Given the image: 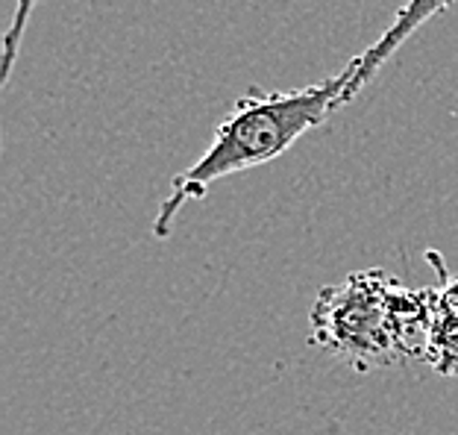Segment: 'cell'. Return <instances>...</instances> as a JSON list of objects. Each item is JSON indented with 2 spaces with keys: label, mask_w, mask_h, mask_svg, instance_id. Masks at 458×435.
<instances>
[{
  "label": "cell",
  "mask_w": 458,
  "mask_h": 435,
  "mask_svg": "<svg viewBox=\"0 0 458 435\" xmlns=\"http://www.w3.org/2000/svg\"><path fill=\"white\" fill-rule=\"evenodd\" d=\"M356 68L359 59H350L338 74L315 86L294 91L250 89L242 100H235L200 159L171 180V192L162 198L153 218L156 242H168L180 212L189 203L203 200L215 183L279 159L306 132L318 130L332 112L347 107V89Z\"/></svg>",
  "instance_id": "cell-1"
},
{
  "label": "cell",
  "mask_w": 458,
  "mask_h": 435,
  "mask_svg": "<svg viewBox=\"0 0 458 435\" xmlns=\"http://www.w3.org/2000/svg\"><path fill=\"white\" fill-rule=\"evenodd\" d=\"M435 320L432 288H405L377 268L318 294L311 345L338 354L359 374L426 356Z\"/></svg>",
  "instance_id": "cell-2"
},
{
  "label": "cell",
  "mask_w": 458,
  "mask_h": 435,
  "mask_svg": "<svg viewBox=\"0 0 458 435\" xmlns=\"http://www.w3.org/2000/svg\"><path fill=\"white\" fill-rule=\"evenodd\" d=\"M458 0H405V6H400L397 18L391 21L388 30L373 41L368 50H361L356 56L359 59V68H356V77H352L350 89H347V103L359 98V91L368 86L382 71V65L388 62L397 50L409 41L423 24H429L435 15L446 13L450 6H455Z\"/></svg>",
  "instance_id": "cell-3"
},
{
  "label": "cell",
  "mask_w": 458,
  "mask_h": 435,
  "mask_svg": "<svg viewBox=\"0 0 458 435\" xmlns=\"http://www.w3.org/2000/svg\"><path fill=\"white\" fill-rule=\"evenodd\" d=\"M423 362L441 377H458V309H435Z\"/></svg>",
  "instance_id": "cell-4"
},
{
  "label": "cell",
  "mask_w": 458,
  "mask_h": 435,
  "mask_svg": "<svg viewBox=\"0 0 458 435\" xmlns=\"http://www.w3.org/2000/svg\"><path fill=\"white\" fill-rule=\"evenodd\" d=\"M38 0H15V13H13V24H9L6 36H4V65H0V86H6L9 77H13V65L18 59V47L21 38L27 33V24L33 18Z\"/></svg>",
  "instance_id": "cell-5"
}]
</instances>
